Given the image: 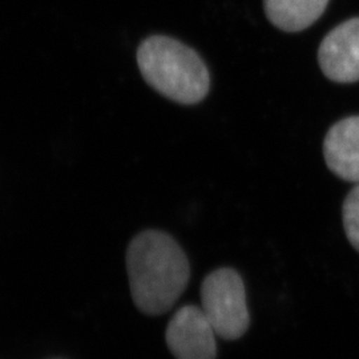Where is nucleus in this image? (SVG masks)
Segmentation results:
<instances>
[{"label": "nucleus", "mask_w": 359, "mask_h": 359, "mask_svg": "<svg viewBox=\"0 0 359 359\" xmlns=\"http://www.w3.org/2000/svg\"><path fill=\"white\" fill-rule=\"evenodd\" d=\"M126 261L133 302L147 316L173 308L191 278L188 258L165 231L139 233L129 244Z\"/></svg>", "instance_id": "f257e3e1"}, {"label": "nucleus", "mask_w": 359, "mask_h": 359, "mask_svg": "<svg viewBox=\"0 0 359 359\" xmlns=\"http://www.w3.org/2000/svg\"><path fill=\"white\" fill-rule=\"evenodd\" d=\"M137 65L144 80L175 103H200L209 92L210 76L205 63L176 39L163 35L145 39L137 50Z\"/></svg>", "instance_id": "f03ea898"}, {"label": "nucleus", "mask_w": 359, "mask_h": 359, "mask_svg": "<svg viewBox=\"0 0 359 359\" xmlns=\"http://www.w3.org/2000/svg\"><path fill=\"white\" fill-rule=\"evenodd\" d=\"M201 309L222 339L236 341L249 329L244 281L231 268H221L206 276L201 283Z\"/></svg>", "instance_id": "7ed1b4c3"}, {"label": "nucleus", "mask_w": 359, "mask_h": 359, "mask_svg": "<svg viewBox=\"0 0 359 359\" xmlns=\"http://www.w3.org/2000/svg\"><path fill=\"white\" fill-rule=\"evenodd\" d=\"M217 334L203 309L180 308L168 323L165 341L176 359L217 358Z\"/></svg>", "instance_id": "20e7f679"}, {"label": "nucleus", "mask_w": 359, "mask_h": 359, "mask_svg": "<svg viewBox=\"0 0 359 359\" xmlns=\"http://www.w3.org/2000/svg\"><path fill=\"white\" fill-rule=\"evenodd\" d=\"M318 62L325 76L335 83L359 80V18L341 23L322 40Z\"/></svg>", "instance_id": "39448f33"}, {"label": "nucleus", "mask_w": 359, "mask_h": 359, "mask_svg": "<svg viewBox=\"0 0 359 359\" xmlns=\"http://www.w3.org/2000/svg\"><path fill=\"white\" fill-rule=\"evenodd\" d=\"M323 156L334 175L359 184V116L334 124L325 137Z\"/></svg>", "instance_id": "423d86ee"}, {"label": "nucleus", "mask_w": 359, "mask_h": 359, "mask_svg": "<svg viewBox=\"0 0 359 359\" xmlns=\"http://www.w3.org/2000/svg\"><path fill=\"white\" fill-rule=\"evenodd\" d=\"M329 0H264L270 22L286 32H298L321 18Z\"/></svg>", "instance_id": "0eeeda50"}, {"label": "nucleus", "mask_w": 359, "mask_h": 359, "mask_svg": "<svg viewBox=\"0 0 359 359\" xmlns=\"http://www.w3.org/2000/svg\"><path fill=\"white\" fill-rule=\"evenodd\" d=\"M342 219L350 244L359 252V184L348 192L344 201Z\"/></svg>", "instance_id": "6e6552de"}]
</instances>
